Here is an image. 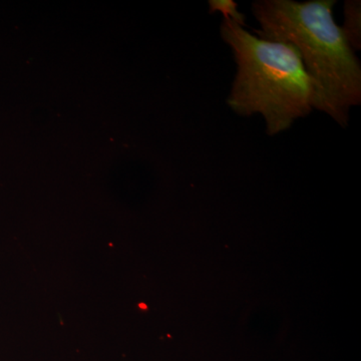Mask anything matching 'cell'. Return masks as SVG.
Masks as SVG:
<instances>
[{
    "label": "cell",
    "instance_id": "obj_2",
    "mask_svg": "<svg viewBox=\"0 0 361 361\" xmlns=\"http://www.w3.org/2000/svg\"><path fill=\"white\" fill-rule=\"evenodd\" d=\"M221 37L237 65L228 106L242 116L260 114L275 135L313 110V87L295 47L269 42L223 18Z\"/></svg>",
    "mask_w": 361,
    "mask_h": 361
},
{
    "label": "cell",
    "instance_id": "obj_1",
    "mask_svg": "<svg viewBox=\"0 0 361 361\" xmlns=\"http://www.w3.org/2000/svg\"><path fill=\"white\" fill-rule=\"evenodd\" d=\"M336 0H257L260 39L295 47L313 87V109L342 128L361 104V66L334 16Z\"/></svg>",
    "mask_w": 361,
    "mask_h": 361
},
{
    "label": "cell",
    "instance_id": "obj_4",
    "mask_svg": "<svg viewBox=\"0 0 361 361\" xmlns=\"http://www.w3.org/2000/svg\"><path fill=\"white\" fill-rule=\"evenodd\" d=\"M209 7L211 13H222L225 20H232L242 27L246 25V16L240 13L238 4L233 0H210Z\"/></svg>",
    "mask_w": 361,
    "mask_h": 361
},
{
    "label": "cell",
    "instance_id": "obj_3",
    "mask_svg": "<svg viewBox=\"0 0 361 361\" xmlns=\"http://www.w3.org/2000/svg\"><path fill=\"white\" fill-rule=\"evenodd\" d=\"M344 25L341 30L346 42L355 51L361 49V1L346 0L344 2Z\"/></svg>",
    "mask_w": 361,
    "mask_h": 361
}]
</instances>
